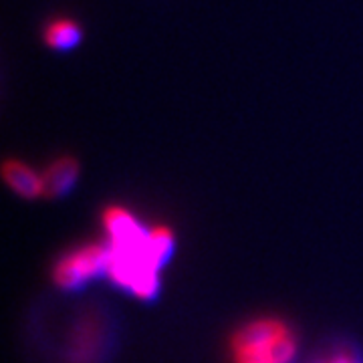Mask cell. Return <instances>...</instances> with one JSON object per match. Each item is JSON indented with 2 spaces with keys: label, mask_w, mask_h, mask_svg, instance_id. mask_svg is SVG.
<instances>
[{
  "label": "cell",
  "mask_w": 363,
  "mask_h": 363,
  "mask_svg": "<svg viewBox=\"0 0 363 363\" xmlns=\"http://www.w3.org/2000/svg\"><path fill=\"white\" fill-rule=\"evenodd\" d=\"M81 37H83L81 28L69 18L55 21L45 30V43L57 51H69V49L77 47Z\"/></svg>",
  "instance_id": "6"
},
{
  "label": "cell",
  "mask_w": 363,
  "mask_h": 363,
  "mask_svg": "<svg viewBox=\"0 0 363 363\" xmlns=\"http://www.w3.org/2000/svg\"><path fill=\"white\" fill-rule=\"evenodd\" d=\"M109 264V245L89 242L83 247L71 248L52 262L51 279L63 291H77L89 285L93 279L107 272Z\"/></svg>",
  "instance_id": "2"
},
{
  "label": "cell",
  "mask_w": 363,
  "mask_h": 363,
  "mask_svg": "<svg viewBox=\"0 0 363 363\" xmlns=\"http://www.w3.org/2000/svg\"><path fill=\"white\" fill-rule=\"evenodd\" d=\"M2 178L14 194L28 200L43 196V176L21 160H6L2 166Z\"/></svg>",
  "instance_id": "5"
},
{
  "label": "cell",
  "mask_w": 363,
  "mask_h": 363,
  "mask_svg": "<svg viewBox=\"0 0 363 363\" xmlns=\"http://www.w3.org/2000/svg\"><path fill=\"white\" fill-rule=\"evenodd\" d=\"M101 220H104L105 233H107V242L113 247L133 245L147 234V228H143L130 210L121 206L107 208Z\"/></svg>",
  "instance_id": "3"
},
{
  "label": "cell",
  "mask_w": 363,
  "mask_h": 363,
  "mask_svg": "<svg viewBox=\"0 0 363 363\" xmlns=\"http://www.w3.org/2000/svg\"><path fill=\"white\" fill-rule=\"evenodd\" d=\"M233 363H291L297 335L277 317H259L240 325L228 341Z\"/></svg>",
  "instance_id": "1"
},
{
  "label": "cell",
  "mask_w": 363,
  "mask_h": 363,
  "mask_svg": "<svg viewBox=\"0 0 363 363\" xmlns=\"http://www.w3.org/2000/svg\"><path fill=\"white\" fill-rule=\"evenodd\" d=\"M79 162L75 157H59L55 160L49 168L45 169L43 176V196L45 198H63L67 196L79 180Z\"/></svg>",
  "instance_id": "4"
},
{
  "label": "cell",
  "mask_w": 363,
  "mask_h": 363,
  "mask_svg": "<svg viewBox=\"0 0 363 363\" xmlns=\"http://www.w3.org/2000/svg\"><path fill=\"white\" fill-rule=\"evenodd\" d=\"M325 363H362L353 353H345V351H341V353H335V355H331L329 359Z\"/></svg>",
  "instance_id": "7"
}]
</instances>
